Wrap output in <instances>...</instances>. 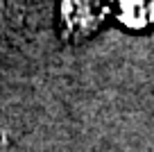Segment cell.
<instances>
[{
    "label": "cell",
    "mask_w": 154,
    "mask_h": 152,
    "mask_svg": "<svg viewBox=\"0 0 154 152\" xmlns=\"http://www.w3.org/2000/svg\"><path fill=\"white\" fill-rule=\"evenodd\" d=\"M5 147H7V134L0 129V152H5Z\"/></svg>",
    "instance_id": "obj_1"
}]
</instances>
